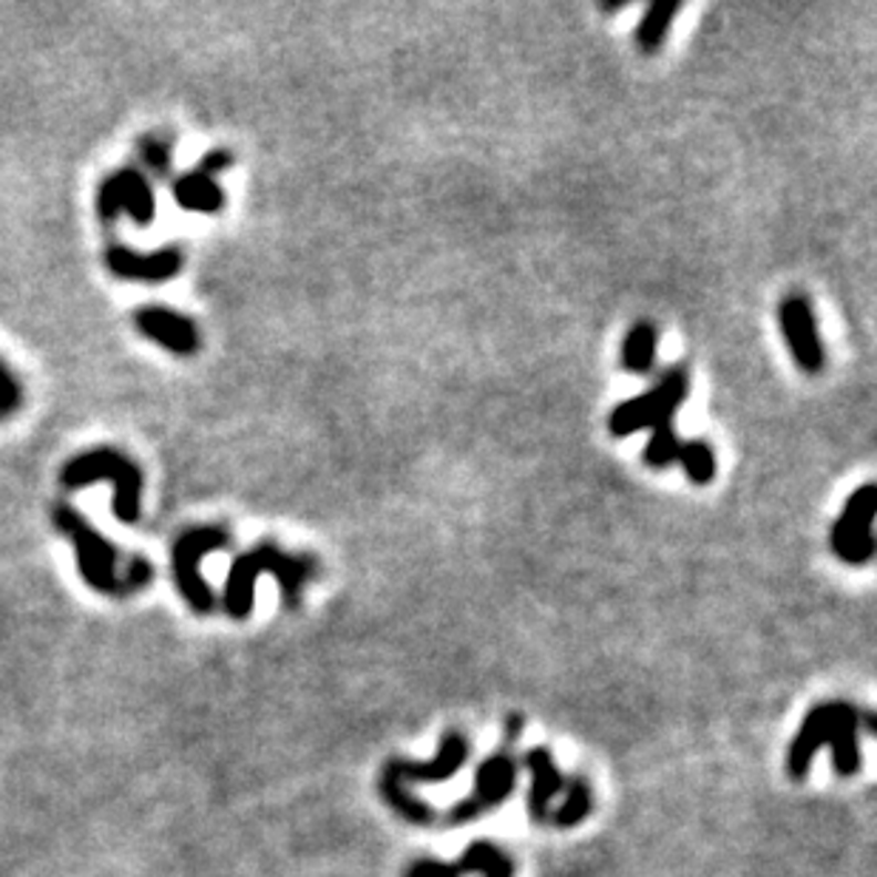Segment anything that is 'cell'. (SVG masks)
<instances>
[{"label": "cell", "instance_id": "obj_3", "mask_svg": "<svg viewBox=\"0 0 877 877\" xmlns=\"http://www.w3.org/2000/svg\"><path fill=\"white\" fill-rule=\"evenodd\" d=\"M468 747L466 735L461 730H448L441 739V750H437L435 761L421 764V761H406V759H390L378 775V790L381 798L392 806V813L401 815L403 821H410L415 826H432L435 824L437 813L430 804H423L421 798L406 790L410 784H441L448 781L457 770L466 764Z\"/></svg>", "mask_w": 877, "mask_h": 877}, {"label": "cell", "instance_id": "obj_23", "mask_svg": "<svg viewBox=\"0 0 877 877\" xmlns=\"http://www.w3.org/2000/svg\"><path fill=\"white\" fill-rule=\"evenodd\" d=\"M23 398H27V390H23V381H20L18 372L0 358V410L7 412L9 417L18 415L20 406H23Z\"/></svg>", "mask_w": 877, "mask_h": 877}, {"label": "cell", "instance_id": "obj_16", "mask_svg": "<svg viewBox=\"0 0 877 877\" xmlns=\"http://www.w3.org/2000/svg\"><path fill=\"white\" fill-rule=\"evenodd\" d=\"M171 196L176 205L190 214H219L225 208V190L214 176L202 171H188L171 179Z\"/></svg>", "mask_w": 877, "mask_h": 877}, {"label": "cell", "instance_id": "obj_15", "mask_svg": "<svg viewBox=\"0 0 877 877\" xmlns=\"http://www.w3.org/2000/svg\"><path fill=\"white\" fill-rule=\"evenodd\" d=\"M526 767L532 770V793H528V815L534 824L548 821V806L554 795L566 786V778L554 764L551 753L546 747H534L526 753Z\"/></svg>", "mask_w": 877, "mask_h": 877}, {"label": "cell", "instance_id": "obj_26", "mask_svg": "<svg viewBox=\"0 0 877 877\" xmlns=\"http://www.w3.org/2000/svg\"><path fill=\"white\" fill-rule=\"evenodd\" d=\"M3 421H9V415L3 410H0V423H3Z\"/></svg>", "mask_w": 877, "mask_h": 877}, {"label": "cell", "instance_id": "obj_18", "mask_svg": "<svg viewBox=\"0 0 877 877\" xmlns=\"http://www.w3.org/2000/svg\"><path fill=\"white\" fill-rule=\"evenodd\" d=\"M566 804L559 806L557 813H548V821H551L557 829H571V826L582 824L594 809V795H591V784L582 778V775H574L571 781H566Z\"/></svg>", "mask_w": 877, "mask_h": 877}, {"label": "cell", "instance_id": "obj_25", "mask_svg": "<svg viewBox=\"0 0 877 877\" xmlns=\"http://www.w3.org/2000/svg\"><path fill=\"white\" fill-rule=\"evenodd\" d=\"M864 715V724H860V728L866 730V733L869 735H875L877 733V722H875V713H871V710H866V713H860Z\"/></svg>", "mask_w": 877, "mask_h": 877}, {"label": "cell", "instance_id": "obj_19", "mask_svg": "<svg viewBox=\"0 0 877 877\" xmlns=\"http://www.w3.org/2000/svg\"><path fill=\"white\" fill-rule=\"evenodd\" d=\"M677 14H679V3H673V0H657V3H650L642 23H639L637 29V43L644 54H653L659 47H662L664 34H668L670 23H673Z\"/></svg>", "mask_w": 877, "mask_h": 877}, {"label": "cell", "instance_id": "obj_11", "mask_svg": "<svg viewBox=\"0 0 877 877\" xmlns=\"http://www.w3.org/2000/svg\"><path fill=\"white\" fill-rule=\"evenodd\" d=\"M105 267L111 276L123 281H140V285H163L183 274L185 254L176 245H165L151 254H140L128 245H111L103 254Z\"/></svg>", "mask_w": 877, "mask_h": 877}, {"label": "cell", "instance_id": "obj_8", "mask_svg": "<svg viewBox=\"0 0 877 877\" xmlns=\"http://www.w3.org/2000/svg\"><path fill=\"white\" fill-rule=\"evenodd\" d=\"M514 784H517V759L512 753V744L503 741V747L494 755H488L481 767H477L472 795L448 809L446 824L463 826L468 821H477L481 815L492 813V809H497L512 795Z\"/></svg>", "mask_w": 877, "mask_h": 877}, {"label": "cell", "instance_id": "obj_6", "mask_svg": "<svg viewBox=\"0 0 877 877\" xmlns=\"http://www.w3.org/2000/svg\"><path fill=\"white\" fill-rule=\"evenodd\" d=\"M230 546V534L225 526H196L183 532L171 546V571L185 602L199 613H210L216 608V597L210 585L202 579V559L214 551H225Z\"/></svg>", "mask_w": 877, "mask_h": 877}, {"label": "cell", "instance_id": "obj_17", "mask_svg": "<svg viewBox=\"0 0 877 877\" xmlns=\"http://www.w3.org/2000/svg\"><path fill=\"white\" fill-rule=\"evenodd\" d=\"M657 347H659V332L657 327L648 324V321H639L628 330L622 341V367L633 375H644V372L653 370V361H657Z\"/></svg>", "mask_w": 877, "mask_h": 877}, {"label": "cell", "instance_id": "obj_10", "mask_svg": "<svg viewBox=\"0 0 877 877\" xmlns=\"http://www.w3.org/2000/svg\"><path fill=\"white\" fill-rule=\"evenodd\" d=\"M875 512L877 488L866 483L846 501V508L840 512L835 526H832L829 543L832 551L838 554V559H844L849 566H864V563L875 557V534H871Z\"/></svg>", "mask_w": 877, "mask_h": 877}, {"label": "cell", "instance_id": "obj_22", "mask_svg": "<svg viewBox=\"0 0 877 877\" xmlns=\"http://www.w3.org/2000/svg\"><path fill=\"white\" fill-rule=\"evenodd\" d=\"M679 448H682V441H679L673 423L668 426H657L650 430V441L644 446V463L650 468H668L679 461Z\"/></svg>", "mask_w": 877, "mask_h": 877}, {"label": "cell", "instance_id": "obj_7", "mask_svg": "<svg viewBox=\"0 0 877 877\" xmlns=\"http://www.w3.org/2000/svg\"><path fill=\"white\" fill-rule=\"evenodd\" d=\"M688 372L670 370L650 392L619 403L617 410L611 412V417H608V430H611L613 437H628L633 432L668 426V423H673V415H677L684 398H688Z\"/></svg>", "mask_w": 877, "mask_h": 877}, {"label": "cell", "instance_id": "obj_14", "mask_svg": "<svg viewBox=\"0 0 877 877\" xmlns=\"http://www.w3.org/2000/svg\"><path fill=\"white\" fill-rule=\"evenodd\" d=\"M778 324L795 364L809 375H818L824 370V344H821L818 324H815V312L809 301L804 296H790V299L781 301Z\"/></svg>", "mask_w": 877, "mask_h": 877}, {"label": "cell", "instance_id": "obj_5", "mask_svg": "<svg viewBox=\"0 0 877 877\" xmlns=\"http://www.w3.org/2000/svg\"><path fill=\"white\" fill-rule=\"evenodd\" d=\"M60 483L69 492L111 483L114 486V517L125 526H134L143 517V468L134 457L114 446H94L78 452L60 468Z\"/></svg>", "mask_w": 877, "mask_h": 877}, {"label": "cell", "instance_id": "obj_9", "mask_svg": "<svg viewBox=\"0 0 877 877\" xmlns=\"http://www.w3.org/2000/svg\"><path fill=\"white\" fill-rule=\"evenodd\" d=\"M97 216L111 225L120 216H131L137 225H151L156 216V194L148 176L140 168H117L97 188Z\"/></svg>", "mask_w": 877, "mask_h": 877}, {"label": "cell", "instance_id": "obj_24", "mask_svg": "<svg viewBox=\"0 0 877 877\" xmlns=\"http://www.w3.org/2000/svg\"><path fill=\"white\" fill-rule=\"evenodd\" d=\"M230 165H234V154L225 148H216V151H208V154L202 156V163L196 171H202V174H208L216 179V176H219L221 171H228Z\"/></svg>", "mask_w": 877, "mask_h": 877}, {"label": "cell", "instance_id": "obj_1", "mask_svg": "<svg viewBox=\"0 0 877 877\" xmlns=\"http://www.w3.org/2000/svg\"><path fill=\"white\" fill-rule=\"evenodd\" d=\"M52 523L58 534H63L74 548L78 571L94 591L109 597H125V594L143 591L145 585L154 582V566L143 557H123L111 546L92 523L69 503H54Z\"/></svg>", "mask_w": 877, "mask_h": 877}, {"label": "cell", "instance_id": "obj_13", "mask_svg": "<svg viewBox=\"0 0 877 877\" xmlns=\"http://www.w3.org/2000/svg\"><path fill=\"white\" fill-rule=\"evenodd\" d=\"M131 319H134V327H137L140 336L154 341L156 347H163L171 355L190 358L202 350L199 327L185 312H176L171 307L148 305L140 307Z\"/></svg>", "mask_w": 877, "mask_h": 877}, {"label": "cell", "instance_id": "obj_20", "mask_svg": "<svg viewBox=\"0 0 877 877\" xmlns=\"http://www.w3.org/2000/svg\"><path fill=\"white\" fill-rule=\"evenodd\" d=\"M137 156L145 176H171L174 168V143L163 134H145L137 143Z\"/></svg>", "mask_w": 877, "mask_h": 877}, {"label": "cell", "instance_id": "obj_2", "mask_svg": "<svg viewBox=\"0 0 877 877\" xmlns=\"http://www.w3.org/2000/svg\"><path fill=\"white\" fill-rule=\"evenodd\" d=\"M860 710L849 702H824L804 715L798 735L786 750V773L804 781L815 753L832 747V761L844 778L860 773Z\"/></svg>", "mask_w": 877, "mask_h": 877}, {"label": "cell", "instance_id": "obj_12", "mask_svg": "<svg viewBox=\"0 0 877 877\" xmlns=\"http://www.w3.org/2000/svg\"><path fill=\"white\" fill-rule=\"evenodd\" d=\"M463 875H483V877H514V860L506 849H501L492 840H475L463 849L457 860L421 858L406 866L403 877H463Z\"/></svg>", "mask_w": 877, "mask_h": 877}, {"label": "cell", "instance_id": "obj_4", "mask_svg": "<svg viewBox=\"0 0 877 877\" xmlns=\"http://www.w3.org/2000/svg\"><path fill=\"white\" fill-rule=\"evenodd\" d=\"M316 568H319V563L310 554H290L281 551L276 543H259L256 548L236 557L234 566H230L228 582H225V597H221L225 611L234 619L250 617L254 588L259 574H274L279 579L281 591H285V602L290 608H296L301 597V588L316 577Z\"/></svg>", "mask_w": 877, "mask_h": 877}, {"label": "cell", "instance_id": "obj_21", "mask_svg": "<svg viewBox=\"0 0 877 877\" xmlns=\"http://www.w3.org/2000/svg\"><path fill=\"white\" fill-rule=\"evenodd\" d=\"M679 463H682L684 472H688V477L695 486H708L715 477V455L704 441L682 443V448H679Z\"/></svg>", "mask_w": 877, "mask_h": 877}]
</instances>
